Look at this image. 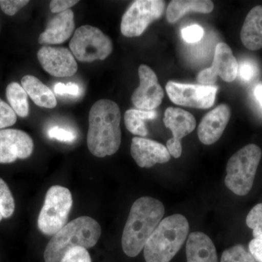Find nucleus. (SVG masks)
<instances>
[{"instance_id":"obj_28","label":"nucleus","mask_w":262,"mask_h":262,"mask_svg":"<svg viewBox=\"0 0 262 262\" xmlns=\"http://www.w3.org/2000/svg\"><path fill=\"white\" fill-rule=\"evenodd\" d=\"M61 262H92L87 249L76 247L67 251Z\"/></svg>"},{"instance_id":"obj_22","label":"nucleus","mask_w":262,"mask_h":262,"mask_svg":"<svg viewBox=\"0 0 262 262\" xmlns=\"http://www.w3.org/2000/svg\"><path fill=\"white\" fill-rule=\"evenodd\" d=\"M157 115L158 113L155 110H128L124 116L125 127L131 134L145 137L148 135L145 121L154 120Z\"/></svg>"},{"instance_id":"obj_4","label":"nucleus","mask_w":262,"mask_h":262,"mask_svg":"<svg viewBox=\"0 0 262 262\" xmlns=\"http://www.w3.org/2000/svg\"><path fill=\"white\" fill-rule=\"evenodd\" d=\"M189 222L177 213L163 219L148 239L144 248L146 262H170L185 243Z\"/></svg>"},{"instance_id":"obj_36","label":"nucleus","mask_w":262,"mask_h":262,"mask_svg":"<svg viewBox=\"0 0 262 262\" xmlns=\"http://www.w3.org/2000/svg\"><path fill=\"white\" fill-rule=\"evenodd\" d=\"M254 94L256 99L258 100V102L262 106V84H258L256 86V89H255Z\"/></svg>"},{"instance_id":"obj_17","label":"nucleus","mask_w":262,"mask_h":262,"mask_svg":"<svg viewBox=\"0 0 262 262\" xmlns=\"http://www.w3.org/2000/svg\"><path fill=\"white\" fill-rule=\"evenodd\" d=\"M75 15L72 10L58 13L48 22L46 30L40 34L39 43L42 45L61 44L75 31Z\"/></svg>"},{"instance_id":"obj_31","label":"nucleus","mask_w":262,"mask_h":262,"mask_svg":"<svg viewBox=\"0 0 262 262\" xmlns=\"http://www.w3.org/2000/svg\"><path fill=\"white\" fill-rule=\"evenodd\" d=\"M29 3L28 0H0V7L5 14L12 16Z\"/></svg>"},{"instance_id":"obj_9","label":"nucleus","mask_w":262,"mask_h":262,"mask_svg":"<svg viewBox=\"0 0 262 262\" xmlns=\"http://www.w3.org/2000/svg\"><path fill=\"white\" fill-rule=\"evenodd\" d=\"M169 98L175 104L195 108H211L218 88L213 85L178 83L169 81L165 86Z\"/></svg>"},{"instance_id":"obj_34","label":"nucleus","mask_w":262,"mask_h":262,"mask_svg":"<svg viewBox=\"0 0 262 262\" xmlns=\"http://www.w3.org/2000/svg\"><path fill=\"white\" fill-rule=\"evenodd\" d=\"M254 66L250 61H244L239 65L238 73L239 77L244 81H249L255 75Z\"/></svg>"},{"instance_id":"obj_27","label":"nucleus","mask_w":262,"mask_h":262,"mask_svg":"<svg viewBox=\"0 0 262 262\" xmlns=\"http://www.w3.org/2000/svg\"><path fill=\"white\" fill-rule=\"evenodd\" d=\"M17 115L9 104L0 98V129L14 125Z\"/></svg>"},{"instance_id":"obj_18","label":"nucleus","mask_w":262,"mask_h":262,"mask_svg":"<svg viewBox=\"0 0 262 262\" xmlns=\"http://www.w3.org/2000/svg\"><path fill=\"white\" fill-rule=\"evenodd\" d=\"M187 262H219L211 239L201 232L189 234L186 246Z\"/></svg>"},{"instance_id":"obj_12","label":"nucleus","mask_w":262,"mask_h":262,"mask_svg":"<svg viewBox=\"0 0 262 262\" xmlns=\"http://www.w3.org/2000/svg\"><path fill=\"white\" fill-rule=\"evenodd\" d=\"M140 84L135 90L131 101L139 110L151 111L161 104L164 98V91L158 82V77L154 71L146 65L139 67Z\"/></svg>"},{"instance_id":"obj_3","label":"nucleus","mask_w":262,"mask_h":262,"mask_svg":"<svg viewBox=\"0 0 262 262\" xmlns=\"http://www.w3.org/2000/svg\"><path fill=\"white\" fill-rule=\"evenodd\" d=\"M101 234V226L94 219L78 217L52 237L45 250V261L61 262L66 253L74 248L94 247Z\"/></svg>"},{"instance_id":"obj_2","label":"nucleus","mask_w":262,"mask_h":262,"mask_svg":"<svg viewBox=\"0 0 262 262\" xmlns=\"http://www.w3.org/2000/svg\"><path fill=\"white\" fill-rule=\"evenodd\" d=\"M165 214L162 202L151 196H141L131 207L122 236V247L129 257H136L144 249Z\"/></svg>"},{"instance_id":"obj_8","label":"nucleus","mask_w":262,"mask_h":262,"mask_svg":"<svg viewBox=\"0 0 262 262\" xmlns=\"http://www.w3.org/2000/svg\"><path fill=\"white\" fill-rule=\"evenodd\" d=\"M165 3L162 0H137L134 2L122 18L120 30L126 37L141 35L150 24L163 14Z\"/></svg>"},{"instance_id":"obj_24","label":"nucleus","mask_w":262,"mask_h":262,"mask_svg":"<svg viewBox=\"0 0 262 262\" xmlns=\"http://www.w3.org/2000/svg\"><path fill=\"white\" fill-rule=\"evenodd\" d=\"M15 200L7 183L0 178V222L9 219L14 213Z\"/></svg>"},{"instance_id":"obj_11","label":"nucleus","mask_w":262,"mask_h":262,"mask_svg":"<svg viewBox=\"0 0 262 262\" xmlns=\"http://www.w3.org/2000/svg\"><path fill=\"white\" fill-rule=\"evenodd\" d=\"M163 122L173 134V138L167 141V149L173 158H180L182 154V139L195 129V118L182 108L168 107L165 110Z\"/></svg>"},{"instance_id":"obj_19","label":"nucleus","mask_w":262,"mask_h":262,"mask_svg":"<svg viewBox=\"0 0 262 262\" xmlns=\"http://www.w3.org/2000/svg\"><path fill=\"white\" fill-rule=\"evenodd\" d=\"M243 44L251 51L262 48V5L254 7L248 13L241 32Z\"/></svg>"},{"instance_id":"obj_10","label":"nucleus","mask_w":262,"mask_h":262,"mask_svg":"<svg viewBox=\"0 0 262 262\" xmlns=\"http://www.w3.org/2000/svg\"><path fill=\"white\" fill-rule=\"evenodd\" d=\"M238 62L228 45L219 43L211 67L198 74V82L203 85H212L216 82L218 76L225 82H233L238 75Z\"/></svg>"},{"instance_id":"obj_29","label":"nucleus","mask_w":262,"mask_h":262,"mask_svg":"<svg viewBox=\"0 0 262 262\" xmlns=\"http://www.w3.org/2000/svg\"><path fill=\"white\" fill-rule=\"evenodd\" d=\"M48 136L50 139L61 142L72 143L77 139V135L73 131L58 126L51 127L48 131Z\"/></svg>"},{"instance_id":"obj_5","label":"nucleus","mask_w":262,"mask_h":262,"mask_svg":"<svg viewBox=\"0 0 262 262\" xmlns=\"http://www.w3.org/2000/svg\"><path fill=\"white\" fill-rule=\"evenodd\" d=\"M261 156V149L254 144L234 153L227 163L226 187L237 195L248 194L252 189Z\"/></svg>"},{"instance_id":"obj_32","label":"nucleus","mask_w":262,"mask_h":262,"mask_svg":"<svg viewBox=\"0 0 262 262\" xmlns=\"http://www.w3.org/2000/svg\"><path fill=\"white\" fill-rule=\"evenodd\" d=\"M54 91L59 96L68 95V96H79L81 94L80 86L73 82H69L67 84L58 82L54 86Z\"/></svg>"},{"instance_id":"obj_20","label":"nucleus","mask_w":262,"mask_h":262,"mask_svg":"<svg viewBox=\"0 0 262 262\" xmlns=\"http://www.w3.org/2000/svg\"><path fill=\"white\" fill-rule=\"evenodd\" d=\"M21 86L33 101L40 107L53 108L56 107V96L46 84L32 75L24 76L21 80Z\"/></svg>"},{"instance_id":"obj_15","label":"nucleus","mask_w":262,"mask_h":262,"mask_svg":"<svg viewBox=\"0 0 262 262\" xmlns=\"http://www.w3.org/2000/svg\"><path fill=\"white\" fill-rule=\"evenodd\" d=\"M130 153L140 168H151L155 164L166 163L170 160L167 147L158 141L145 138H133Z\"/></svg>"},{"instance_id":"obj_25","label":"nucleus","mask_w":262,"mask_h":262,"mask_svg":"<svg viewBox=\"0 0 262 262\" xmlns=\"http://www.w3.org/2000/svg\"><path fill=\"white\" fill-rule=\"evenodd\" d=\"M221 262H257L243 245L238 244L225 250Z\"/></svg>"},{"instance_id":"obj_30","label":"nucleus","mask_w":262,"mask_h":262,"mask_svg":"<svg viewBox=\"0 0 262 262\" xmlns=\"http://www.w3.org/2000/svg\"><path fill=\"white\" fill-rule=\"evenodd\" d=\"M183 39L188 43L199 42L204 36V29L199 25H191L182 30Z\"/></svg>"},{"instance_id":"obj_14","label":"nucleus","mask_w":262,"mask_h":262,"mask_svg":"<svg viewBox=\"0 0 262 262\" xmlns=\"http://www.w3.org/2000/svg\"><path fill=\"white\" fill-rule=\"evenodd\" d=\"M37 58L45 71L53 77H72L78 70L75 56L66 48L43 46L38 51Z\"/></svg>"},{"instance_id":"obj_1","label":"nucleus","mask_w":262,"mask_h":262,"mask_svg":"<svg viewBox=\"0 0 262 262\" xmlns=\"http://www.w3.org/2000/svg\"><path fill=\"white\" fill-rule=\"evenodd\" d=\"M89 120L87 144L91 154L97 158L115 154L122 141L118 105L111 100H99L90 110Z\"/></svg>"},{"instance_id":"obj_7","label":"nucleus","mask_w":262,"mask_h":262,"mask_svg":"<svg viewBox=\"0 0 262 262\" xmlns=\"http://www.w3.org/2000/svg\"><path fill=\"white\" fill-rule=\"evenodd\" d=\"M70 51L78 61L93 62L106 59L113 50V42L102 31L84 25L77 29L70 42Z\"/></svg>"},{"instance_id":"obj_23","label":"nucleus","mask_w":262,"mask_h":262,"mask_svg":"<svg viewBox=\"0 0 262 262\" xmlns=\"http://www.w3.org/2000/svg\"><path fill=\"white\" fill-rule=\"evenodd\" d=\"M6 96L10 107L20 117H27L29 113L28 95L20 84L11 82L6 89Z\"/></svg>"},{"instance_id":"obj_13","label":"nucleus","mask_w":262,"mask_h":262,"mask_svg":"<svg viewBox=\"0 0 262 262\" xmlns=\"http://www.w3.org/2000/svg\"><path fill=\"white\" fill-rule=\"evenodd\" d=\"M34 141L30 136L17 129L0 130V163H14L32 155Z\"/></svg>"},{"instance_id":"obj_16","label":"nucleus","mask_w":262,"mask_h":262,"mask_svg":"<svg viewBox=\"0 0 262 262\" xmlns=\"http://www.w3.org/2000/svg\"><path fill=\"white\" fill-rule=\"evenodd\" d=\"M230 117V108L225 103H222L205 115L198 126L200 141L206 145H211L216 142L228 125Z\"/></svg>"},{"instance_id":"obj_35","label":"nucleus","mask_w":262,"mask_h":262,"mask_svg":"<svg viewBox=\"0 0 262 262\" xmlns=\"http://www.w3.org/2000/svg\"><path fill=\"white\" fill-rule=\"evenodd\" d=\"M249 252L257 262H262V238H253L248 245Z\"/></svg>"},{"instance_id":"obj_6","label":"nucleus","mask_w":262,"mask_h":262,"mask_svg":"<svg viewBox=\"0 0 262 262\" xmlns=\"http://www.w3.org/2000/svg\"><path fill=\"white\" fill-rule=\"evenodd\" d=\"M72 205V193L67 188L52 186L46 193L44 204L38 217L39 230L45 235L53 237L67 225Z\"/></svg>"},{"instance_id":"obj_33","label":"nucleus","mask_w":262,"mask_h":262,"mask_svg":"<svg viewBox=\"0 0 262 262\" xmlns=\"http://www.w3.org/2000/svg\"><path fill=\"white\" fill-rule=\"evenodd\" d=\"M75 0H53L50 4V9L53 13H61L78 3Z\"/></svg>"},{"instance_id":"obj_26","label":"nucleus","mask_w":262,"mask_h":262,"mask_svg":"<svg viewBox=\"0 0 262 262\" xmlns=\"http://www.w3.org/2000/svg\"><path fill=\"white\" fill-rule=\"evenodd\" d=\"M246 225L252 229L254 238H262V203L253 207L248 213Z\"/></svg>"},{"instance_id":"obj_21","label":"nucleus","mask_w":262,"mask_h":262,"mask_svg":"<svg viewBox=\"0 0 262 262\" xmlns=\"http://www.w3.org/2000/svg\"><path fill=\"white\" fill-rule=\"evenodd\" d=\"M214 9V4L209 0H173L167 9L169 23H175L189 12L210 13Z\"/></svg>"}]
</instances>
